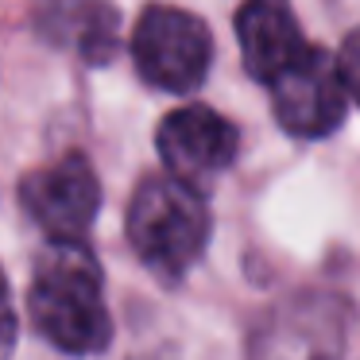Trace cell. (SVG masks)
<instances>
[{
    "label": "cell",
    "instance_id": "1",
    "mask_svg": "<svg viewBox=\"0 0 360 360\" xmlns=\"http://www.w3.org/2000/svg\"><path fill=\"white\" fill-rule=\"evenodd\" d=\"M27 314L32 326L70 356H94L112 341L101 267L89 248H82V240H55L35 259Z\"/></svg>",
    "mask_w": 360,
    "mask_h": 360
},
{
    "label": "cell",
    "instance_id": "2",
    "mask_svg": "<svg viewBox=\"0 0 360 360\" xmlns=\"http://www.w3.org/2000/svg\"><path fill=\"white\" fill-rule=\"evenodd\" d=\"M213 221L202 190L179 174H148L128 205V240L155 279L179 283L202 259Z\"/></svg>",
    "mask_w": 360,
    "mask_h": 360
},
{
    "label": "cell",
    "instance_id": "3",
    "mask_svg": "<svg viewBox=\"0 0 360 360\" xmlns=\"http://www.w3.org/2000/svg\"><path fill=\"white\" fill-rule=\"evenodd\" d=\"M132 58L148 86L167 94H194L213 63V35L205 20L174 4H148L132 32Z\"/></svg>",
    "mask_w": 360,
    "mask_h": 360
},
{
    "label": "cell",
    "instance_id": "4",
    "mask_svg": "<svg viewBox=\"0 0 360 360\" xmlns=\"http://www.w3.org/2000/svg\"><path fill=\"white\" fill-rule=\"evenodd\" d=\"M349 318V302L337 295H295L256 329L252 360H341Z\"/></svg>",
    "mask_w": 360,
    "mask_h": 360
},
{
    "label": "cell",
    "instance_id": "5",
    "mask_svg": "<svg viewBox=\"0 0 360 360\" xmlns=\"http://www.w3.org/2000/svg\"><path fill=\"white\" fill-rule=\"evenodd\" d=\"M267 89H271L275 120L290 136H302V140H321V136L337 132L345 120V109H349V89L341 82L337 58L314 43L279 78L267 82Z\"/></svg>",
    "mask_w": 360,
    "mask_h": 360
},
{
    "label": "cell",
    "instance_id": "6",
    "mask_svg": "<svg viewBox=\"0 0 360 360\" xmlns=\"http://www.w3.org/2000/svg\"><path fill=\"white\" fill-rule=\"evenodd\" d=\"M20 205L51 240H82L101 210V182L94 163L70 151L47 167H35L20 182Z\"/></svg>",
    "mask_w": 360,
    "mask_h": 360
},
{
    "label": "cell",
    "instance_id": "7",
    "mask_svg": "<svg viewBox=\"0 0 360 360\" xmlns=\"http://www.w3.org/2000/svg\"><path fill=\"white\" fill-rule=\"evenodd\" d=\"M155 143L171 174L186 179L190 186H210L217 174L233 167L240 151V132L233 120H225L205 105H182L163 117Z\"/></svg>",
    "mask_w": 360,
    "mask_h": 360
},
{
    "label": "cell",
    "instance_id": "8",
    "mask_svg": "<svg viewBox=\"0 0 360 360\" xmlns=\"http://www.w3.org/2000/svg\"><path fill=\"white\" fill-rule=\"evenodd\" d=\"M236 43L248 74L264 86L275 82L310 47L287 0H244L236 8Z\"/></svg>",
    "mask_w": 360,
    "mask_h": 360
},
{
    "label": "cell",
    "instance_id": "9",
    "mask_svg": "<svg viewBox=\"0 0 360 360\" xmlns=\"http://www.w3.org/2000/svg\"><path fill=\"white\" fill-rule=\"evenodd\" d=\"M39 32L89 66H105L117 55L120 16L109 0H47L39 8Z\"/></svg>",
    "mask_w": 360,
    "mask_h": 360
},
{
    "label": "cell",
    "instance_id": "10",
    "mask_svg": "<svg viewBox=\"0 0 360 360\" xmlns=\"http://www.w3.org/2000/svg\"><path fill=\"white\" fill-rule=\"evenodd\" d=\"M337 70H341V82L349 89V101L360 105V32H352L341 43V51H337Z\"/></svg>",
    "mask_w": 360,
    "mask_h": 360
},
{
    "label": "cell",
    "instance_id": "11",
    "mask_svg": "<svg viewBox=\"0 0 360 360\" xmlns=\"http://www.w3.org/2000/svg\"><path fill=\"white\" fill-rule=\"evenodd\" d=\"M16 333H20V321H16V310H12V290H8L4 271H0V360L12 356V349H16Z\"/></svg>",
    "mask_w": 360,
    "mask_h": 360
}]
</instances>
